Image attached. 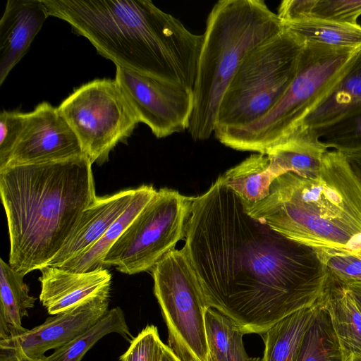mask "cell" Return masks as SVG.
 I'll return each mask as SVG.
<instances>
[{
	"instance_id": "cell-1",
	"label": "cell",
	"mask_w": 361,
	"mask_h": 361,
	"mask_svg": "<svg viewBox=\"0 0 361 361\" xmlns=\"http://www.w3.org/2000/svg\"><path fill=\"white\" fill-rule=\"evenodd\" d=\"M185 239L208 305L243 334L262 335L316 305L324 290L329 269L322 249L250 216L219 178L194 197Z\"/></svg>"
},
{
	"instance_id": "cell-2",
	"label": "cell",
	"mask_w": 361,
	"mask_h": 361,
	"mask_svg": "<svg viewBox=\"0 0 361 361\" xmlns=\"http://www.w3.org/2000/svg\"><path fill=\"white\" fill-rule=\"evenodd\" d=\"M116 66L193 90L203 35L149 0H42Z\"/></svg>"
},
{
	"instance_id": "cell-3",
	"label": "cell",
	"mask_w": 361,
	"mask_h": 361,
	"mask_svg": "<svg viewBox=\"0 0 361 361\" xmlns=\"http://www.w3.org/2000/svg\"><path fill=\"white\" fill-rule=\"evenodd\" d=\"M0 195L10 240L8 264L23 276L49 265L97 197L85 155L1 169Z\"/></svg>"
},
{
	"instance_id": "cell-4",
	"label": "cell",
	"mask_w": 361,
	"mask_h": 361,
	"mask_svg": "<svg viewBox=\"0 0 361 361\" xmlns=\"http://www.w3.org/2000/svg\"><path fill=\"white\" fill-rule=\"evenodd\" d=\"M242 202L250 216L287 238L328 250H361V188L340 152L327 150L316 174L286 173L263 200Z\"/></svg>"
},
{
	"instance_id": "cell-5",
	"label": "cell",
	"mask_w": 361,
	"mask_h": 361,
	"mask_svg": "<svg viewBox=\"0 0 361 361\" xmlns=\"http://www.w3.org/2000/svg\"><path fill=\"white\" fill-rule=\"evenodd\" d=\"M283 25L262 0H220L211 10L203 34L188 131L195 140L215 130L222 97L247 55L283 30Z\"/></svg>"
},
{
	"instance_id": "cell-6",
	"label": "cell",
	"mask_w": 361,
	"mask_h": 361,
	"mask_svg": "<svg viewBox=\"0 0 361 361\" xmlns=\"http://www.w3.org/2000/svg\"><path fill=\"white\" fill-rule=\"evenodd\" d=\"M360 49L305 44L295 77L278 103L258 121L241 128L215 133L216 138L236 150L267 154L288 137L328 94Z\"/></svg>"
},
{
	"instance_id": "cell-7",
	"label": "cell",
	"mask_w": 361,
	"mask_h": 361,
	"mask_svg": "<svg viewBox=\"0 0 361 361\" xmlns=\"http://www.w3.org/2000/svg\"><path fill=\"white\" fill-rule=\"evenodd\" d=\"M304 47L284 28L253 49L222 97L214 134L245 127L266 115L295 77Z\"/></svg>"
},
{
	"instance_id": "cell-8",
	"label": "cell",
	"mask_w": 361,
	"mask_h": 361,
	"mask_svg": "<svg viewBox=\"0 0 361 361\" xmlns=\"http://www.w3.org/2000/svg\"><path fill=\"white\" fill-rule=\"evenodd\" d=\"M150 271L169 346L182 361H213L205 331L209 306L185 249L171 250Z\"/></svg>"
},
{
	"instance_id": "cell-9",
	"label": "cell",
	"mask_w": 361,
	"mask_h": 361,
	"mask_svg": "<svg viewBox=\"0 0 361 361\" xmlns=\"http://www.w3.org/2000/svg\"><path fill=\"white\" fill-rule=\"evenodd\" d=\"M195 197L161 188L106 255L104 267L123 274L151 270L185 237Z\"/></svg>"
},
{
	"instance_id": "cell-10",
	"label": "cell",
	"mask_w": 361,
	"mask_h": 361,
	"mask_svg": "<svg viewBox=\"0 0 361 361\" xmlns=\"http://www.w3.org/2000/svg\"><path fill=\"white\" fill-rule=\"evenodd\" d=\"M84 154L99 165L140 123L116 80L96 79L75 89L57 107Z\"/></svg>"
},
{
	"instance_id": "cell-11",
	"label": "cell",
	"mask_w": 361,
	"mask_h": 361,
	"mask_svg": "<svg viewBox=\"0 0 361 361\" xmlns=\"http://www.w3.org/2000/svg\"><path fill=\"white\" fill-rule=\"evenodd\" d=\"M115 80L140 122L157 138L188 129L193 90L116 66Z\"/></svg>"
},
{
	"instance_id": "cell-12",
	"label": "cell",
	"mask_w": 361,
	"mask_h": 361,
	"mask_svg": "<svg viewBox=\"0 0 361 361\" xmlns=\"http://www.w3.org/2000/svg\"><path fill=\"white\" fill-rule=\"evenodd\" d=\"M83 155L78 138L57 107L43 102L25 113L20 135L5 167L61 161Z\"/></svg>"
},
{
	"instance_id": "cell-13",
	"label": "cell",
	"mask_w": 361,
	"mask_h": 361,
	"mask_svg": "<svg viewBox=\"0 0 361 361\" xmlns=\"http://www.w3.org/2000/svg\"><path fill=\"white\" fill-rule=\"evenodd\" d=\"M108 307L109 300H96L51 315L22 334L1 339L0 361H42L47 351L61 348L94 326Z\"/></svg>"
},
{
	"instance_id": "cell-14",
	"label": "cell",
	"mask_w": 361,
	"mask_h": 361,
	"mask_svg": "<svg viewBox=\"0 0 361 361\" xmlns=\"http://www.w3.org/2000/svg\"><path fill=\"white\" fill-rule=\"evenodd\" d=\"M39 300L48 314L55 315L90 302L109 300L111 274L104 267L76 272L59 267L40 269Z\"/></svg>"
},
{
	"instance_id": "cell-15",
	"label": "cell",
	"mask_w": 361,
	"mask_h": 361,
	"mask_svg": "<svg viewBox=\"0 0 361 361\" xmlns=\"http://www.w3.org/2000/svg\"><path fill=\"white\" fill-rule=\"evenodd\" d=\"M49 16L42 0H8L0 20V85Z\"/></svg>"
},
{
	"instance_id": "cell-16",
	"label": "cell",
	"mask_w": 361,
	"mask_h": 361,
	"mask_svg": "<svg viewBox=\"0 0 361 361\" xmlns=\"http://www.w3.org/2000/svg\"><path fill=\"white\" fill-rule=\"evenodd\" d=\"M135 189L97 197L82 213L73 231L48 266L60 267L92 247L128 207Z\"/></svg>"
},
{
	"instance_id": "cell-17",
	"label": "cell",
	"mask_w": 361,
	"mask_h": 361,
	"mask_svg": "<svg viewBox=\"0 0 361 361\" xmlns=\"http://www.w3.org/2000/svg\"><path fill=\"white\" fill-rule=\"evenodd\" d=\"M361 109V49L349 67L296 128L329 126ZM295 128V129H296Z\"/></svg>"
},
{
	"instance_id": "cell-18",
	"label": "cell",
	"mask_w": 361,
	"mask_h": 361,
	"mask_svg": "<svg viewBox=\"0 0 361 361\" xmlns=\"http://www.w3.org/2000/svg\"><path fill=\"white\" fill-rule=\"evenodd\" d=\"M320 300L329 314L346 361L361 357V312L344 280L330 270Z\"/></svg>"
},
{
	"instance_id": "cell-19",
	"label": "cell",
	"mask_w": 361,
	"mask_h": 361,
	"mask_svg": "<svg viewBox=\"0 0 361 361\" xmlns=\"http://www.w3.org/2000/svg\"><path fill=\"white\" fill-rule=\"evenodd\" d=\"M327 150L313 131L296 128L266 154L277 177L288 172L311 176L319 170Z\"/></svg>"
},
{
	"instance_id": "cell-20",
	"label": "cell",
	"mask_w": 361,
	"mask_h": 361,
	"mask_svg": "<svg viewBox=\"0 0 361 361\" xmlns=\"http://www.w3.org/2000/svg\"><path fill=\"white\" fill-rule=\"evenodd\" d=\"M23 275L0 259V340L14 337L27 331L22 319L35 307L36 298L30 295Z\"/></svg>"
},
{
	"instance_id": "cell-21",
	"label": "cell",
	"mask_w": 361,
	"mask_h": 361,
	"mask_svg": "<svg viewBox=\"0 0 361 361\" xmlns=\"http://www.w3.org/2000/svg\"><path fill=\"white\" fill-rule=\"evenodd\" d=\"M157 190L152 185H142L135 188V194L128 207L114 221L102 238L84 253L61 266L76 272H85L104 267V259L133 221L153 198Z\"/></svg>"
},
{
	"instance_id": "cell-22",
	"label": "cell",
	"mask_w": 361,
	"mask_h": 361,
	"mask_svg": "<svg viewBox=\"0 0 361 361\" xmlns=\"http://www.w3.org/2000/svg\"><path fill=\"white\" fill-rule=\"evenodd\" d=\"M276 178L271 169L268 156L262 153L250 155L219 177L243 201L250 204L265 199Z\"/></svg>"
},
{
	"instance_id": "cell-23",
	"label": "cell",
	"mask_w": 361,
	"mask_h": 361,
	"mask_svg": "<svg viewBox=\"0 0 361 361\" xmlns=\"http://www.w3.org/2000/svg\"><path fill=\"white\" fill-rule=\"evenodd\" d=\"M305 45L334 49H360L361 25L334 21L305 19L283 23Z\"/></svg>"
},
{
	"instance_id": "cell-24",
	"label": "cell",
	"mask_w": 361,
	"mask_h": 361,
	"mask_svg": "<svg viewBox=\"0 0 361 361\" xmlns=\"http://www.w3.org/2000/svg\"><path fill=\"white\" fill-rule=\"evenodd\" d=\"M317 303L286 316L262 335L265 345L264 361L295 360Z\"/></svg>"
},
{
	"instance_id": "cell-25",
	"label": "cell",
	"mask_w": 361,
	"mask_h": 361,
	"mask_svg": "<svg viewBox=\"0 0 361 361\" xmlns=\"http://www.w3.org/2000/svg\"><path fill=\"white\" fill-rule=\"evenodd\" d=\"M277 15L282 23L315 19L357 24L361 0H284Z\"/></svg>"
},
{
	"instance_id": "cell-26",
	"label": "cell",
	"mask_w": 361,
	"mask_h": 361,
	"mask_svg": "<svg viewBox=\"0 0 361 361\" xmlns=\"http://www.w3.org/2000/svg\"><path fill=\"white\" fill-rule=\"evenodd\" d=\"M295 361H346L321 300L302 337Z\"/></svg>"
},
{
	"instance_id": "cell-27",
	"label": "cell",
	"mask_w": 361,
	"mask_h": 361,
	"mask_svg": "<svg viewBox=\"0 0 361 361\" xmlns=\"http://www.w3.org/2000/svg\"><path fill=\"white\" fill-rule=\"evenodd\" d=\"M111 333L120 334L129 342L134 338L120 307L109 310L94 326L45 356L42 361H81L99 340Z\"/></svg>"
},
{
	"instance_id": "cell-28",
	"label": "cell",
	"mask_w": 361,
	"mask_h": 361,
	"mask_svg": "<svg viewBox=\"0 0 361 361\" xmlns=\"http://www.w3.org/2000/svg\"><path fill=\"white\" fill-rule=\"evenodd\" d=\"M312 131L327 149L343 154L360 152L361 109L329 126Z\"/></svg>"
},
{
	"instance_id": "cell-29",
	"label": "cell",
	"mask_w": 361,
	"mask_h": 361,
	"mask_svg": "<svg viewBox=\"0 0 361 361\" xmlns=\"http://www.w3.org/2000/svg\"><path fill=\"white\" fill-rule=\"evenodd\" d=\"M235 324L221 312L209 307L205 314L207 341L213 361H228L232 341L238 331Z\"/></svg>"
},
{
	"instance_id": "cell-30",
	"label": "cell",
	"mask_w": 361,
	"mask_h": 361,
	"mask_svg": "<svg viewBox=\"0 0 361 361\" xmlns=\"http://www.w3.org/2000/svg\"><path fill=\"white\" fill-rule=\"evenodd\" d=\"M164 343L157 328L147 325L130 342L127 350L119 357L120 361H160Z\"/></svg>"
},
{
	"instance_id": "cell-31",
	"label": "cell",
	"mask_w": 361,
	"mask_h": 361,
	"mask_svg": "<svg viewBox=\"0 0 361 361\" xmlns=\"http://www.w3.org/2000/svg\"><path fill=\"white\" fill-rule=\"evenodd\" d=\"M322 249L329 270L343 279L361 281V250L348 252Z\"/></svg>"
},
{
	"instance_id": "cell-32",
	"label": "cell",
	"mask_w": 361,
	"mask_h": 361,
	"mask_svg": "<svg viewBox=\"0 0 361 361\" xmlns=\"http://www.w3.org/2000/svg\"><path fill=\"white\" fill-rule=\"evenodd\" d=\"M25 113L3 111L0 114V169L7 164L20 135Z\"/></svg>"
},
{
	"instance_id": "cell-33",
	"label": "cell",
	"mask_w": 361,
	"mask_h": 361,
	"mask_svg": "<svg viewBox=\"0 0 361 361\" xmlns=\"http://www.w3.org/2000/svg\"><path fill=\"white\" fill-rule=\"evenodd\" d=\"M243 335L240 330L235 334L228 361H264L263 358L251 357L247 355L243 343Z\"/></svg>"
},
{
	"instance_id": "cell-34",
	"label": "cell",
	"mask_w": 361,
	"mask_h": 361,
	"mask_svg": "<svg viewBox=\"0 0 361 361\" xmlns=\"http://www.w3.org/2000/svg\"><path fill=\"white\" fill-rule=\"evenodd\" d=\"M355 178L361 188V152L344 154Z\"/></svg>"
},
{
	"instance_id": "cell-35",
	"label": "cell",
	"mask_w": 361,
	"mask_h": 361,
	"mask_svg": "<svg viewBox=\"0 0 361 361\" xmlns=\"http://www.w3.org/2000/svg\"><path fill=\"white\" fill-rule=\"evenodd\" d=\"M343 280L349 293L361 312V281Z\"/></svg>"
},
{
	"instance_id": "cell-36",
	"label": "cell",
	"mask_w": 361,
	"mask_h": 361,
	"mask_svg": "<svg viewBox=\"0 0 361 361\" xmlns=\"http://www.w3.org/2000/svg\"><path fill=\"white\" fill-rule=\"evenodd\" d=\"M160 361H182L171 350V348L164 343L163 352Z\"/></svg>"
},
{
	"instance_id": "cell-37",
	"label": "cell",
	"mask_w": 361,
	"mask_h": 361,
	"mask_svg": "<svg viewBox=\"0 0 361 361\" xmlns=\"http://www.w3.org/2000/svg\"><path fill=\"white\" fill-rule=\"evenodd\" d=\"M351 361H361V357H353Z\"/></svg>"
}]
</instances>
